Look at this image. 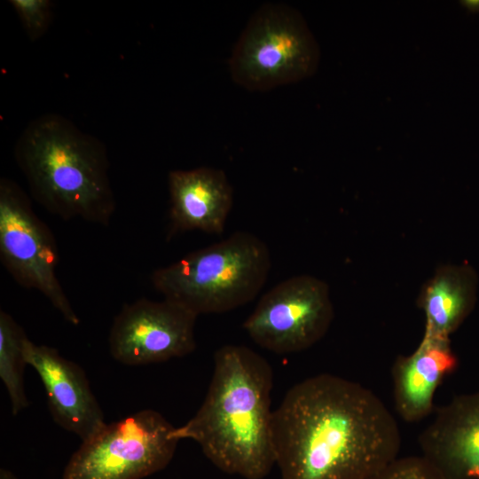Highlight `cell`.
Segmentation results:
<instances>
[{
  "instance_id": "1",
  "label": "cell",
  "mask_w": 479,
  "mask_h": 479,
  "mask_svg": "<svg viewBox=\"0 0 479 479\" xmlns=\"http://www.w3.org/2000/svg\"><path fill=\"white\" fill-rule=\"evenodd\" d=\"M282 479H370L398 457L397 420L369 389L321 373L294 384L273 412Z\"/></svg>"
},
{
  "instance_id": "2",
  "label": "cell",
  "mask_w": 479,
  "mask_h": 479,
  "mask_svg": "<svg viewBox=\"0 0 479 479\" xmlns=\"http://www.w3.org/2000/svg\"><path fill=\"white\" fill-rule=\"evenodd\" d=\"M272 386L273 372L263 357L242 345L220 347L204 401L174 436L196 442L223 472L263 479L276 464Z\"/></svg>"
},
{
  "instance_id": "3",
  "label": "cell",
  "mask_w": 479,
  "mask_h": 479,
  "mask_svg": "<svg viewBox=\"0 0 479 479\" xmlns=\"http://www.w3.org/2000/svg\"><path fill=\"white\" fill-rule=\"evenodd\" d=\"M16 161L32 197L65 220L107 225L115 210L103 143L62 115L33 120L19 137Z\"/></svg>"
},
{
  "instance_id": "4",
  "label": "cell",
  "mask_w": 479,
  "mask_h": 479,
  "mask_svg": "<svg viewBox=\"0 0 479 479\" xmlns=\"http://www.w3.org/2000/svg\"><path fill=\"white\" fill-rule=\"evenodd\" d=\"M270 269L266 243L251 232H236L155 270L151 281L163 299L199 316L250 302L264 286Z\"/></svg>"
},
{
  "instance_id": "5",
  "label": "cell",
  "mask_w": 479,
  "mask_h": 479,
  "mask_svg": "<svg viewBox=\"0 0 479 479\" xmlns=\"http://www.w3.org/2000/svg\"><path fill=\"white\" fill-rule=\"evenodd\" d=\"M318 45L304 19L283 4H265L250 18L229 60L231 76L252 91H266L312 75Z\"/></svg>"
},
{
  "instance_id": "6",
  "label": "cell",
  "mask_w": 479,
  "mask_h": 479,
  "mask_svg": "<svg viewBox=\"0 0 479 479\" xmlns=\"http://www.w3.org/2000/svg\"><path fill=\"white\" fill-rule=\"evenodd\" d=\"M160 412L145 409L106 424L73 453L63 479H143L164 469L178 442Z\"/></svg>"
},
{
  "instance_id": "7",
  "label": "cell",
  "mask_w": 479,
  "mask_h": 479,
  "mask_svg": "<svg viewBox=\"0 0 479 479\" xmlns=\"http://www.w3.org/2000/svg\"><path fill=\"white\" fill-rule=\"evenodd\" d=\"M0 256L17 283L39 291L68 323L79 325L57 277L59 256L52 233L23 190L5 177L0 180Z\"/></svg>"
},
{
  "instance_id": "8",
  "label": "cell",
  "mask_w": 479,
  "mask_h": 479,
  "mask_svg": "<svg viewBox=\"0 0 479 479\" xmlns=\"http://www.w3.org/2000/svg\"><path fill=\"white\" fill-rule=\"evenodd\" d=\"M333 318L326 283L300 274L266 292L243 328L260 347L277 354H291L307 349L323 338Z\"/></svg>"
},
{
  "instance_id": "9",
  "label": "cell",
  "mask_w": 479,
  "mask_h": 479,
  "mask_svg": "<svg viewBox=\"0 0 479 479\" xmlns=\"http://www.w3.org/2000/svg\"><path fill=\"white\" fill-rule=\"evenodd\" d=\"M197 315L169 300L139 299L114 318L109 352L126 365H145L182 357L196 349Z\"/></svg>"
},
{
  "instance_id": "10",
  "label": "cell",
  "mask_w": 479,
  "mask_h": 479,
  "mask_svg": "<svg viewBox=\"0 0 479 479\" xmlns=\"http://www.w3.org/2000/svg\"><path fill=\"white\" fill-rule=\"evenodd\" d=\"M27 364L37 373L44 387L54 421L82 441L97 434L106 423L83 369L47 345L29 338L25 342Z\"/></svg>"
},
{
  "instance_id": "11",
  "label": "cell",
  "mask_w": 479,
  "mask_h": 479,
  "mask_svg": "<svg viewBox=\"0 0 479 479\" xmlns=\"http://www.w3.org/2000/svg\"><path fill=\"white\" fill-rule=\"evenodd\" d=\"M418 442L421 456L446 479H479V390L438 408Z\"/></svg>"
},
{
  "instance_id": "12",
  "label": "cell",
  "mask_w": 479,
  "mask_h": 479,
  "mask_svg": "<svg viewBox=\"0 0 479 479\" xmlns=\"http://www.w3.org/2000/svg\"><path fill=\"white\" fill-rule=\"evenodd\" d=\"M168 185L170 235L193 230L223 232L232 207L233 191L222 169L200 167L171 170Z\"/></svg>"
},
{
  "instance_id": "13",
  "label": "cell",
  "mask_w": 479,
  "mask_h": 479,
  "mask_svg": "<svg viewBox=\"0 0 479 479\" xmlns=\"http://www.w3.org/2000/svg\"><path fill=\"white\" fill-rule=\"evenodd\" d=\"M458 367L449 338L424 333L416 349L400 356L392 367L395 408L406 422H417L434 410V396Z\"/></svg>"
},
{
  "instance_id": "14",
  "label": "cell",
  "mask_w": 479,
  "mask_h": 479,
  "mask_svg": "<svg viewBox=\"0 0 479 479\" xmlns=\"http://www.w3.org/2000/svg\"><path fill=\"white\" fill-rule=\"evenodd\" d=\"M476 290L477 275L471 266L441 267L418 301L426 317L424 333L449 338L473 310Z\"/></svg>"
},
{
  "instance_id": "15",
  "label": "cell",
  "mask_w": 479,
  "mask_h": 479,
  "mask_svg": "<svg viewBox=\"0 0 479 479\" xmlns=\"http://www.w3.org/2000/svg\"><path fill=\"white\" fill-rule=\"evenodd\" d=\"M23 328L4 310L0 311V378L7 390L12 413L19 414L28 406L24 371L27 364Z\"/></svg>"
},
{
  "instance_id": "16",
  "label": "cell",
  "mask_w": 479,
  "mask_h": 479,
  "mask_svg": "<svg viewBox=\"0 0 479 479\" xmlns=\"http://www.w3.org/2000/svg\"><path fill=\"white\" fill-rule=\"evenodd\" d=\"M25 31L31 41L40 39L47 31L52 16L49 0H11Z\"/></svg>"
},
{
  "instance_id": "17",
  "label": "cell",
  "mask_w": 479,
  "mask_h": 479,
  "mask_svg": "<svg viewBox=\"0 0 479 479\" xmlns=\"http://www.w3.org/2000/svg\"><path fill=\"white\" fill-rule=\"evenodd\" d=\"M370 479H446L422 456L397 458Z\"/></svg>"
},
{
  "instance_id": "18",
  "label": "cell",
  "mask_w": 479,
  "mask_h": 479,
  "mask_svg": "<svg viewBox=\"0 0 479 479\" xmlns=\"http://www.w3.org/2000/svg\"><path fill=\"white\" fill-rule=\"evenodd\" d=\"M461 4L471 12H479V0H465Z\"/></svg>"
},
{
  "instance_id": "19",
  "label": "cell",
  "mask_w": 479,
  "mask_h": 479,
  "mask_svg": "<svg viewBox=\"0 0 479 479\" xmlns=\"http://www.w3.org/2000/svg\"><path fill=\"white\" fill-rule=\"evenodd\" d=\"M0 479H18V478L12 471L2 467L0 469Z\"/></svg>"
}]
</instances>
